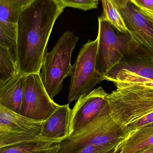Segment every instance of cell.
Masks as SVG:
<instances>
[{
    "label": "cell",
    "instance_id": "obj_23",
    "mask_svg": "<svg viewBox=\"0 0 153 153\" xmlns=\"http://www.w3.org/2000/svg\"><path fill=\"white\" fill-rule=\"evenodd\" d=\"M131 3L136 7L151 10L153 5V0H131Z\"/></svg>",
    "mask_w": 153,
    "mask_h": 153
},
{
    "label": "cell",
    "instance_id": "obj_26",
    "mask_svg": "<svg viewBox=\"0 0 153 153\" xmlns=\"http://www.w3.org/2000/svg\"><path fill=\"white\" fill-rule=\"evenodd\" d=\"M59 148H60V147H59V144L58 143H57L52 146L48 150L34 153H56L59 150Z\"/></svg>",
    "mask_w": 153,
    "mask_h": 153
},
{
    "label": "cell",
    "instance_id": "obj_28",
    "mask_svg": "<svg viewBox=\"0 0 153 153\" xmlns=\"http://www.w3.org/2000/svg\"><path fill=\"white\" fill-rule=\"evenodd\" d=\"M143 127H153V123H150L148 125H146V126H144Z\"/></svg>",
    "mask_w": 153,
    "mask_h": 153
},
{
    "label": "cell",
    "instance_id": "obj_17",
    "mask_svg": "<svg viewBox=\"0 0 153 153\" xmlns=\"http://www.w3.org/2000/svg\"><path fill=\"white\" fill-rule=\"evenodd\" d=\"M0 46L10 51L17 64V23L0 22Z\"/></svg>",
    "mask_w": 153,
    "mask_h": 153
},
{
    "label": "cell",
    "instance_id": "obj_22",
    "mask_svg": "<svg viewBox=\"0 0 153 153\" xmlns=\"http://www.w3.org/2000/svg\"><path fill=\"white\" fill-rule=\"evenodd\" d=\"M153 122V112L134 123L125 126L129 132Z\"/></svg>",
    "mask_w": 153,
    "mask_h": 153
},
{
    "label": "cell",
    "instance_id": "obj_2",
    "mask_svg": "<svg viewBox=\"0 0 153 153\" xmlns=\"http://www.w3.org/2000/svg\"><path fill=\"white\" fill-rule=\"evenodd\" d=\"M111 118L108 103L90 122L58 143L56 153H74L88 145L117 146L129 134Z\"/></svg>",
    "mask_w": 153,
    "mask_h": 153
},
{
    "label": "cell",
    "instance_id": "obj_1",
    "mask_svg": "<svg viewBox=\"0 0 153 153\" xmlns=\"http://www.w3.org/2000/svg\"><path fill=\"white\" fill-rule=\"evenodd\" d=\"M64 8L57 0H35L21 13L17 23L19 73H40L52 29Z\"/></svg>",
    "mask_w": 153,
    "mask_h": 153
},
{
    "label": "cell",
    "instance_id": "obj_27",
    "mask_svg": "<svg viewBox=\"0 0 153 153\" xmlns=\"http://www.w3.org/2000/svg\"><path fill=\"white\" fill-rule=\"evenodd\" d=\"M139 153H153V146L145 149Z\"/></svg>",
    "mask_w": 153,
    "mask_h": 153
},
{
    "label": "cell",
    "instance_id": "obj_19",
    "mask_svg": "<svg viewBox=\"0 0 153 153\" xmlns=\"http://www.w3.org/2000/svg\"><path fill=\"white\" fill-rule=\"evenodd\" d=\"M57 143L54 141L43 140L25 143L13 146L0 148V153H34L48 150Z\"/></svg>",
    "mask_w": 153,
    "mask_h": 153
},
{
    "label": "cell",
    "instance_id": "obj_12",
    "mask_svg": "<svg viewBox=\"0 0 153 153\" xmlns=\"http://www.w3.org/2000/svg\"><path fill=\"white\" fill-rule=\"evenodd\" d=\"M72 109L69 104L60 105L46 120L43 122L41 137L60 143L72 135Z\"/></svg>",
    "mask_w": 153,
    "mask_h": 153
},
{
    "label": "cell",
    "instance_id": "obj_20",
    "mask_svg": "<svg viewBox=\"0 0 153 153\" xmlns=\"http://www.w3.org/2000/svg\"><path fill=\"white\" fill-rule=\"evenodd\" d=\"M64 8L71 7L84 11L98 8L99 0H57Z\"/></svg>",
    "mask_w": 153,
    "mask_h": 153
},
{
    "label": "cell",
    "instance_id": "obj_13",
    "mask_svg": "<svg viewBox=\"0 0 153 153\" xmlns=\"http://www.w3.org/2000/svg\"><path fill=\"white\" fill-rule=\"evenodd\" d=\"M26 76L18 73L0 86V105L20 114L25 93Z\"/></svg>",
    "mask_w": 153,
    "mask_h": 153
},
{
    "label": "cell",
    "instance_id": "obj_5",
    "mask_svg": "<svg viewBox=\"0 0 153 153\" xmlns=\"http://www.w3.org/2000/svg\"><path fill=\"white\" fill-rule=\"evenodd\" d=\"M99 38L89 40L78 54L76 62L72 65L68 101L71 102L87 95L103 81V76L96 70V57Z\"/></svg>",
    "mask_w": 153,
    "mask_h": 153
},
{
    "label": "cell",
    "instance_id": "obj_24",
    "mask_svg": "<svg viewBox=\"0 0 153 153\" xmlns=\"http://www.w3.org/2000/svg\"><path fill=\"white\" fill-rule=\"evenodd\" d=\"M119 10L126 7L129 3H131V0H111Z\"/></svg>",
    "mask_w": 153,
    "mask_h": 153
},
{
    "label": "cell",
    "instance_id": "obj_6",
    "mask_svg": "<svg viewBox=\"0 0 153 153\" xmlns=\"http://www.w3.org/2000/svg\"><path fill=\"white\" fill-rule=\"evenodd\" d=\"M98 21L96 70L103 78L128 53L132 43V37L130 33L118 36L110 23L102 20L100 17Z\"/></svg>",
    "mask_w": 153,
    "mask_h": 153
},
{
    "label": "cell",
    "instance_id": "obj_16",
    "mask_svg": "<svg viewBox=\"0 0 153 153\" xmlns=\"http://www.w3.org/2000/svg\"><path fill=\"white\" fill-rule=\"evenodd\" d=\"M103 13L101 17L102 20L107 22L112 27L123 34L129 33L124 17L120 10L111 0H101Z\"/></svg>",
    "mask_w": 153,
    "mask_h": 153
},
{
    "label": "cell",
    "instance_id": "obj_7",
    "mask_svg": "<svg viewBox=\"0 0 153 153\" xmlns=\"http://www.w3.org/2000/svg\"><path fill=\"white\" fill-rule=\"evenodd\" d=\"M44 121L29 118L0 105V148L47 140L41 137Z\"/></svg>",
    "mask_w": 153,
    "mask_h": 153
},
{
    "label": "cell",
    "instance_id": "obj_8",
    "mask_svg": "<svg viewBox=\"0 0 153 153\" xmlns=\"http://www.w3.org/2000/svg\"><path fill=\"white\" fill-rule=\"evenodd\" d=\"M103 79L113 83L153 81V56L138 48L132 39L128 53Z\"/></svg>",
    "mask_w": 153,
    "mask_h": 153
},
{
    "label": "cell",
    "instance_id": "obj_31",
    "mask_svg": "<svg viewBox=\"0 0 153 153\" xmlns=\"http://www.w3.org/2000/svg\"><path fill=\"white\" fill-rule=\"evenodd\" d=\"M151 11L153 13V11Z\"/></svg>",
    "mask_w": 153,
    "mask_h": 153
},
{
    "label": "cell",
    "instance_id": "obj_11",
    "mask_svg": "<svg viewBox=\"0 0 153 153\" xmlns=\"http://www.w3.org/2000/svg\"><path fill=\"white\" fill-rule=\"evenodd\" d=\"M133 42L138 48L153 56V25L132 3L120 10Z\"/></svg>",
    "mask_w": 153,
    "mask_h": 153
},
{
    "label": "cell",
    "instance_id": "obj_21",
    "mask_svg": "<svg viewBox=\"0 0 153 153\" xmlns=\"http://www.w3.org/2000/svg\"><path fill=\"white\" fill-rule=\"evenodd\" d=\"M116 146H100L88 145L74 153H108L116 149Z\"/></svg>",
    "mask_w": 153,
    "mask_h": 153
},
{
    "label": "cell",
    "instance_id": "obj_30",
    "mask_svg": "<svg viewBox=\"0 0 153 153\" xmlns=\"http://www.w3.org/2000/svg\"><path fill=\"white\" fill-rule=\"evenodd\" d=\"M114 151H115V150H114ZM114 151H113V152H112V153H113V152H114Z\"/></svg>",
    "mask_w": 153,
    "mask_h": 153
},
{
    "label": "cell",
    "instance_id": "obj_14",
    "mask_svg": "<svg viewBox=\"0 0 153 153\" xmlns=\"http://www.w3.org/2000/svg\"><path fill=\"white\" fill-rule=\"evenodd\" d=\"M153 146V127H142L129 132L113 153H139Z\"/></svg>",
    "mask_w": 153,
    "mask_h": 153
},
{
    "label": "cell",
    "instance_id": "obj_10",
    "mask_svg": "<svg viewBox=\"0 0 153 153\" xmlns=\"http://www.w3.org/2000/svg\"><path fill=\"white\" fill-rule=\"evenodd\" d=\"M108 94L102 86H100L87 95L79 98L72 109L71 127L72 133L89 124L100 113L107 103Z\"/></svg>",
    "mask_w": 153,
    "mask_h": 153
},
{
    "label": "cell",
    "instance_id": "obj_9",
    "mask_svg": "<svg viewBox=\"0 0 153 153\" xmlns=\"http://www.w3.org/2000/svg\"><path fill=\"white\" fill-rule=\"evenodd\" d=\"M60 106L55 103L48 94L40 73L26 75L21 115L34 120L45 121Z\"/></svg>",
    "mask_w": 153,
    "mask_h": 153
},
{
    "label": "cell",
    "instance_id": "obj_18",
    "mask_svg": "<svg viewBox=\"0 0 153 153\" xmlns=\"http://www.w3.org/2000/svg\"><path fill=\"white\" fill-rule=\"evenodd\" d=\"M18 73L17 63L10 51L0 46V86Z\"/></svg>",
    "mask_w": 153,
    "mask_h": 153
},
{
    "label": "cell",
    "instance_id": "obj_25",
    "mask_svg": "<svg viewBox=\"0 0 153 153\" xmlns=\"http://www.w3.org/2000/svg\"><path fill=\"white\" fill-rule=\"evenodd\" d=\"M137 8L148 18V19L152 22L153 25V13L150 10H146V9H144L141 7H137Z\"/></svg>",
    "mask_w": 153,
    "mask_h": 153
},
{
    "label": "cell",
    "instance_id": "obj_15",
    "mask_svg": "<svg viewBox=\"0 0 153 153\" xmlns=\"http://www.w3.org/2000/svg\"><path fill=\"white\" fill-rule=\"evenodd\" d=\"M35 0H0V22L18 23L21 13Z\"/></svg>",
    "mask_w": 153,
    "mask_h": 153
},
{
    "label": "cell",
    "instance_id": "obj_32",
    "mask_svg": "<svg viewBox=\"0 0 153 153\" xmlns=\"http://www.w3.org/2000/svg\"></svg>",
    "mask_w": 153,
    "mask_h": 153
},
{
    "label": "cell",
    "instance_id": "obj_4",
    "mask_svg": "<svg viewBox=\"0 0 153 153\" xmlns=\"http://www.w3.org/2000/svg\"><path fill=\"white\" fill-rule=\"evenodd\" d=\"M79 38L66 31L57 42L51 52L44 57L40 73L43 84L53 100L63 88L65 79L71 76V58Z\"/></svg>",
    "mask_w": 153,
    "mask_h": 153
},
{
    "label": "cell",
    "instance_id": "obj_3",
    "mask_svg": "<svg viewBox=\"0 0 153 153\" xmlns=\"http://www.w3.org/2000/svg\"><path fill=\"white\" fill-rule=\"evenodd\" d=\"M107 101L113 120L123 126L153 112V87L128 85L108 94Z\"/></svg>",
    "mask_w": 153,
    "mask_h": 153
},
{
    "label": "cell",
    "instance_id": "obj_29",
    "mask_svg": "<svg viewBox=\"0 0 153 153\" xmlns=\"http://www.w3.org/2000/svg\"><path fill=\"white\" fill-rule=\"evenodd\" d=\"M146 10H147V9H146ZM151 10V11H153V6H152V9H151V10Z\"/></svg>",
    "mask_w": 153,
    "mask_h": 153
}]
</instances>
